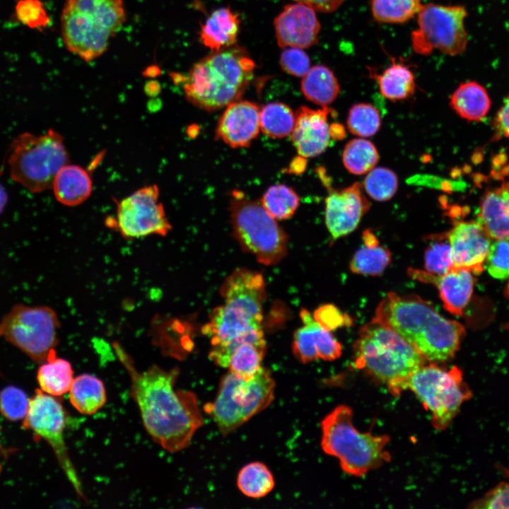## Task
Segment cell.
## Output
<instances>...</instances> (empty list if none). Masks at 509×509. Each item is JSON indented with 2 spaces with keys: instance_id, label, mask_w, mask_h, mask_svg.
Returning a JSON list of instances; mask_svg holds the SVG:
<instances>
[{
  "instance_id": "38",
  "label": "cell",
  "mask_w": 509,
  "mask_h": 509,
  "mask_svg": "<svg viewBox=\"0 0 509 509\" xmlns=\"http://www.w3.org/2000/svg\"><path fill=\"white\" fill-rule=\"evenodd\" d=\"M349 131L356 136L369 137L379 130L381 117L379 111L368 103H357L349 110L347 117Z\"/></svg>"
},
{
  "instance_id": "32",
  "label": "cell",
  "mask_w": 509,
  "mask_h": 509,
  "mask_svg": "<svg viewBox=\"0 0 509 509\" xmlns=\"http://www.w3.org/2000/svg\"><path fill=\"white\" fill-rule=\"evenodd\" d=\"M260 129L269 137L281 139L291 134L296 122V113L287 105L273 102L260 109Z\"/></svg>"
},
{
  "instance_id": "51",
  "label": "cell",
  "mask_w": 509,
  "mask_h": 509,
  "mask_svg": "<svg viewBox=\"0 0 509 509\" xmlns=\"http://www.w3.org/2000/svg\"><path fill=\"white\" fill-rule=\"evenodd\" d=\"M297 2L304 3L315 11L330 13L336 11L344 0H294Z\"/></svg>"
},
{
  "instance_id": "31",
  "label": "cell",
  "mask_w": 509,
  "mask_h": 509,
  "mask_svg": "<svg viewBox=\"0 0 509 509\" xmlns=\"http://www.w3.org/2000/svg\"><path fill=\"white\" fill-rule=\"evenodd\" d=\"M74 379L71 364L64 358L57 357V353L42 363L37 374L40 390L54 397L68 392Z\"/></svg>"
},
{
  "instance_id": "53",
  "label": "cell",
  "mask_w": 509,
  "mask_h": 509,
  "mask_svg": "<svg viewBox=\"0 0 509 509\" xmlns=\"http://www.w3.org/2000/svg\"><path fill=\"white\" fill-rule=\"evenodd\" d=\"M4 171L3 166L1 167L0 170V177L2 175V172ZM8 193L6 192V189L3 186V185L0 182V215L4 212L6 206L8 203Z\"/></svg>"
},
{
  "instance_id": "26",
  "label": "cell",
  "mask_w": 509,
  "mask_h": 509,
  "mask_svg": "<svg viewBox=\"0 0 509 509\" xmlns=\"http://www.w3.org/2000/svg\"><path fill=\"white\" fill-rule=\"evenodd\" d=\"M450 105L462 118L479 122L488 114L491 101L486 89L474 81L463 82L452 94Z\"/></svg>"
},
{
  "instance_id": "5",
  "label": "cell",
  "mask_w": 509,
  "mask_h": 509,
  "mask_svg": "<svg viewBox=\"0 0 509 509\" xmlns=\"http://www.w3.org/2000/svg\"><path fill=\"white\" fill-rule=\"evenodd\" d=\"M127 18L122 0H66L61 15L64 44L86 62L101 56Z\"/></svg>"
},
{
  "instance_id": "9",
  "label": "cell",
  "mask_w": 509,
  "mask_h": 509,
  "mask_svg": "<svg viewBox=\"0 0 509 509\" xmlns=\"http://www.w3.org/2000/svg\"><path fill=\"white\" fill-rule=\"evenodd\" d=\"M229 210L233 235L244 250L265 265H275L286 256L287 235L260 201L233 191Z\"/></svg>"
},
{
  "instance_id": "3",
  "label": "cell",
  "mask_w": 509,
  "mask_h": 509,
  "mask_svg": "<svg viewBox=\"0 0 509 509\" xmlns=\"http://www.w3.org/2000/svg\"><path fill=\"white\" fill-rule=\"evenodd\" d=\"M255 63L234 45L203 57L183 77V91L193 105L214 111L240 100L252 80Z\"/></svg>"
},
{
  "instance_id": "54",
  "label": "cell",
  "mask_w": 509,
  "mask_h": 509,
  "mask_svg": "<svg viewBox=\"0 0 509 509\" xmlns=\"http://www.w3.org/2000/svg\"><path fill=\"white\" fill-rule=\"evenodd\" d=\"M506 294L509 296V281L505 290Z\"/></svg>"
},
{
  "instance_id": "14",
  "label": "cell",
  "mask_w": 509,
  "mask_h": 509,
  "mask_svg": "<svg viewBox=\"0 0 509 509\" xmlns=\"http://www.w3.org/2000/svg\"><path fill=\"white\" fill-rule=\"evenodd\" d=\"M156 185H147L120 200L117 206L115 226L121 235L129 240L148 235L165 236L171 230L159 200Z\"/></svg>"
},
{
  "instance_id": "8",
  "label": "cell",
  "mask_w": 509,
  "mask_h": 509,
  "mask_svg": "<svg viewBox=\"0 0 509 509\" xmlns=\"http://www.w3.org/2000/svg\"><path fill=\"white\" fill-rule=\"evenodd\" d=\"M275 382L262 367L245 380L231 372L220 383L216 399L204 407L223 435H227L267 407L274 399Z\"/></svg>"
},
{
  "instance_id": "40",
  "label": "cell",
  "mask_w": 509,
  "mask_h": 509,
  "mask_svg": "<svg viewBox=\"0 0 509 509\" xmlns=\"http://www.w3.org/2000/svg\"><path fill=\"white\" fill-rule=\"evenodd\" d=\"M424 267L427 272L436 275H443L455 268L447 234L435 238L428 244L424 252Z\"/></svg>"
},
{
  "instance_id": "16",
  "label": "cell",
  "mask_w": 509,
  "mask_h": 509,
  "mask_svg": "<svg viewBox=\"0 0 509 509\" xmlns=\"http://www.w3.org/2000/svg\"><path fill=\"white\" fill-rule=\"evenodd\" d=\"M279 47L305 49L317 44L320 23L315 11L302 3L286 5L274 21Z\"/></svg>"
},
{
  "instance_id": "25",
  "label": "cell",
  "mask_w": 509,
  "mask_h": 509,
  "mask_svg": "<svg viewBox=\"0 0 509 509\" xmlns=\"http://www.w3.org/2000/svg\"><path fill=\"white\" fill-rule=\"evenodd\" d=\"M52 188L59 203L75 206L90 197L93 188L92 180L83 168L68 163L55 176Z\"/></svg>"
},
{
  "instance_id": "34",
  "label": "cell",
  "mask_w": 509,
  "mask_h": 509,
  "mask_svg": "<svg viewBox=\"0 0 509 509\" xmlns=\"http://www.w3.org/2000/svg\"><path fill=\"white\" fill-rule=\"evenodd\" d=\"M237 484L240 491L246 496L253 498H262L269 493L274 487V476L264 464L255 462L244 466L238 473Z\"/></svg>"
},
{
  "instance_id": "45",
  "label": "cell",
  "mask_w": 509,
  "mask_h": 509,
  "mask_svg": "<svg viewBox=\"0 0 509 509\" xmlns=\"http://www.w3.org/2000/svg\"><path fill=\"white\" fill-rule=\"evenodd\" d=\"M246 341L266 343L262 329L255 330L226 344L211 345L209 358L218 366L228 368L233 351L239 345Z\"/></svg>"
},
{
  "instance_id": "21",
  "label": "cell",
  "mask_w": 509,
  "mask_h": 509,
  "mask_svg": "<svg viewBox=\"0 0 509 509\" xmlns=\"http://www.w3.org/2000/svg\"><path fill=\"white\" fill-rule=\"evenodd\" d=\"M408 274L412 279L433 284L439 291L445 309L454 315H462L472 296L474 279L467 269L453 268L443 275H436L409 268Z\"/></svg>"
},
{
  "instance_id": "33",
  "label": "cell",
  "mask_w": 509,
  "mask_h": 509,
  "mask_svg": "<svg viewBox=\"0 0 509 509\" xmlns=\"http://www.w3.org/2000/svg\"><path fill=\"white\" fill-rule=\"evenodd\" d=\"M266 343L246 341L233 351L228 368L236 376L248 380L253 378L262 368Z\"/></svg>"
},
{
  "instance_id": "20",
  "label": "cell",
  "mask_w": 509,
  "mask_h": 509,
  "mask_svg": "<svg viewBox=\"0 0 509 509\" xmlns=\"http://www.w3.org/2000/svg\"><path fill=\"white\" fill-rule=\"evenodd\" d=\"M333 112L328 107L314 110L300 107L296 113L291 141L298 155L312 158L323 153L330 142L328 116Z\"/></svg>"
},
{
  "instance_id": "30",
  "label": "cell",
  "mask_w": 509,
  "mask_h": 509,
  "mask_svg": "<svg viewBox=\"0 0 509 509\" xmlns=\"http://www.w3.org/2000/svg\"><path fill=\"white\" fill-rule=\"evenodd\" d=\"M362 240L363 245L351 259V271L363 275H380L390 263V252L381 246L375 235L369 230L364 231Z\"/></svg>"
},
{
  "instance_id": "29",
  "label": "cell",
  "mask_w": 509,
  "mask_h": 509,
  "mask_svg": "<svg viewBox=\"0 0 509 509\" xmlns=\"http://www.w3.org/2000/svg\"><path fill=\"white\" fill-rule=\"evenodd\" d=\"M69 392L71 405L82 414H94L107 400L103 381L88 373L74 378Z\"/></svg>"
},
{
  "instance_id": "15",
  "label": "cell",
  "mask_w": 509,
  "mask_h": 509,
  "mask_svg": "<svg viewBox=\"0 0 509 509\" xmlns=\"http://www.w3.org/2000/svg\"><path fill=\"white\" fill-rule=\"evenodd\" d=\"M363 188L358 182L341 190L329 187L325 200V223L333 239L353 232L370 209V203Z\"/></svg>"
},
{
  "instance_id": "28",
  "label": "cell",
  "mask_w": 509,
  "mask_h": 509,
  "mask_svg": "<svg viewBox=\"0 0 509 509\" xmlns=\"http://www.w3.org/2000/svg\"><path fill=\"white\" fill-rule=\"evenodd\" d=\"M300 88L307 100L322 107L334 102L340 90L335 74L323 64L310 68L303 76Z\"/></svg>"
},
{
  "instance_id": "37",
  "label": "cell",
  "mask_w": 509,
  "mask_h": 509,
  "mask_svg": "<svg viewBox=\"0 0 509 509\" xmlns=\"http://www.w3.org/2000/svg\"><path fill=\"white\" fill-rule=\"evenodd\" d=\"M260 202L271 216L281 221L295 213L300 204V197L293 188L279 184L269 187Z\"/></svg>"
},
{
  "instance_id": "35",
  "label": "cell",
  "mask_w": 509,
  "mask_h": 509,
  "mask_svg": "<svg viewBox=\"0 0 509 509\" xmlns=\"http://www.w3.org/2000/svg\"><path fill=\"white\" fill-rule=\"evenodd\" d=\"M422 0H370L373 18L382 23L409 21L419 13Z\"/></svg>"
},
{
  "instance_id": "17",
  "label": "cell",
  "mask_w": 509,
  "mask_h": 509,
  "mask_svg": "<svg viewBox=\"0 0 509 509\" xmlns=\"http://www.w3.org/2000/svg\"><path fill=\"white\" fill-rule=\"evenodd\" d=\"M455 268L464 269L474 274L484 271L491 238L477 221L457 223L447 233Z\"/></svg>"
},
{
  "instance_id": "47",
  "label": "cell",
  "mask_w": 509,
  "mask_h": 509,
  "mask_svg": "<svg viewBox=\"0 0 509 509\" xmlns=\"http://www.w3.org/2000/svg\"><path fill=\"white\" fill-rule=\"evenodd\" d=\"M293 352L295 357L303 363L312 362L319 358L312 333L304 324L294 333Z\"/></svg>"
},
{
  "instance_id": "39",
  "label": "cell",
  "mask_w": 509,
  "mask_h": 509,
  "mask_svg": "<svg viewBox=\"0 0 509 509\" xmlns=\"http://www.w3.org/2000/svg\"><path fill=\"white\" fill-rule=\"evenodd\" d=\"M300 316L304 325L312 333L319 358L334 361L339 358L342 348L340 343L328 331L323 328L306 309H301Z\"/></svg>"
},
{
  "instance_id": "50",
  "label": "cell",
  "mask_w": 509,
  "mask_h": 509,
  "mask_svg": "<svg viewBox=\"0 0 509 509\" xmlns=\"http://www.w3.org/2000/svg\"><path fill=\"white\" fill-rule=\"evenodd\" d=\"M494 127L499 136L509 139V95L505 98L496 115Z\"/></svg>"
},
{
  "instance_id": "36",
  "label": "cell",
  "mask_w": 509,
  "mask_h": 509,
  "mask_svg": "<svg viewBox=\"0 0 509 509\" xmlns=\"http://www.w3.org/2000/svg\"><path fill=\"white\" fill-rule=\"evenodd\" d=\"M378 159V153L374 144L364 139L349 141L342 154L346 170L358 175L370 172L376 165Z\"/></svg>"
},
{
  "instance_id": "1",
  "label": "cell",
  "mask_w": 509,
  "mask_h": 509,
  "mask_svg": "<svg viewBox=\"0 0 509 509\" xmlns=\"http://www.w3.org/2000/svg\"><path fill=\"white\" fill-rule=\"evenodd\" d=\"M112 346L129 376L131 397L152 440L170 452L187 447L204 421L196 394L175 387L179 369L153 365L141 372L119 342Z\"/></svg>"
},
{
  "instance_id": "41",
  "label": "cell",
  "mask_w": 509,
  "mask_h": 509,
  "mask_svg": "<svg viewBox=\"0 0 509 509\" xmlns=\"http://www.w3.org/2000/svg\"><path fill=\"white\" fill-rule=\"evenodd\" d=\"M363 187L373 199L384 201L390 199L396 193L398 179L396 174L386 168H376L368 172Z\"/></svg>"
},
{
  "instance_id": "27",
  "label": "cell",
  "mask_w": 509,
  "mask_h": 509,
  "mask_svg": "<svg viewBox=\"0 0 509 509\" xmlns=\"http://www.w3.org/2000/svg\"><path fill=\"white\" fill-rule=\"evenodd\" d=\"M370 76L378 85L385 98L397 101L407 99L415 93V76L410 68L402 62L392 61L391 65L380 74L369 68Z\"/></svg>"
},
{
  "instance_id": "19",
  "label": "cell",
  "mask_w": 509,
  "mask_h": 509,
  "mask_svg": "<svg viewBox=\"0 0 509 509\" xmlns=\"http://www.w3.org/2000/svg\"><path fill=\"white\" fill-rule=\"evenodd\" d=\"M259 107L247 100L226 106L218 119L216 137L232 148L248 146L260 130Z\"/></svg>"
},
{
  "instance_id": "6",
  "label": "cell",
  "mask_w": 509,
  "mask_h": 509,
  "mask_svg": "<svg viewBox=\"0 0 509 509\" xmlns=\"http://www.w3.org/2000/svg\"><path fill=\"white\" fill-rule=\"evenodd\" d=\"M323 451L337 458L342 470L361 477L390 460L385 450L387 435L360 432L353 423V411L346 405L334 408L321 423Z\"/></svg>"
},
{
  "instance_id": "10",
  "label": "cell",
  "mask_w": 509,
  "mask_h": 509,
  "mask_svg": "<svg viewBox=\"0 0 509 509\" xmlns=\"http://www.w3.org/2000/svg\"><path fill=\"white\" fill-rule=\"evenodd\" d=\"M59 327L57 314L51 307L18 303L0 319V338L42 363L57 353Z\"/></svg>"
},
{
  "instance_id": "24",
  "label": "cell",
  "mask_w": 509,
  "mask_h": 509,
  "mask_svg": "<svg viewBox=\"0 0 509 509\" xmlns=\"http://www.w3.org/2000/svg\"><path fill=\"white\" fill-rule=\"evenodd\" d=\"M240 24L237 13L229 7L218 8L210 13L201 25L200 41L211 52L230 47L235 45Z\"/></svg>"
},
{
  "instance_id": "2",
  "label": "cell",
  "mask_w": 509,
  "mask_h": 509,
  "mask_svg": "<svg viewBox=\"0 0 509 509\" xmlns=\"http://www.w3.org/2000/svg\"><path fill=\"white\" fill-rule=\"evenodd\" d=\"M373 320L393 329L431 362L451 360L465 334L462 324L445 318L428 302L393 292L380 303Z\"/></svg>"
},
{
  "instance_id": "7",
  "label": "cell",
  "mask_w": 509,
  "mask_h": 509,
  "mask_svg": "<svg viewBox=\"0 0 509 509\" xmlns=\"http://www.w3.org/2000/svg\"><path fill=\"white\" fill-rule=\"evenodd\" d=\"M7 153L11 177L31 193L52 188L55 176L69 160L63 136L52 129L38 135L20 134Z\"/></svg>"
},
{
  "instance_id": "48",
  "label": "cell",
  "mask_w": 509,
  "mask_h": 509,
  "mask_svg": "<svg viewBox=\"0 0 509 509\" xmlns=\"http://www.w3.org/2000/svg\"><path fill=\"white\" fill-rule=\"evenodd\" d=\"M474 509L509 508V483L501 482L469 505Z\"/></svg>"
},
{
  "instance_id": "52",
  "label": "cell",
  "mask_w": 509,
  "mask_h": 509,
  "mask_svg": "<svg viewBox=\"0 0 509 509\" xmlns=\"http://www.w3.org/2000/svg\"><path fill=\"white\" fill-rule=\"evenodd\" d=\"M330 136L334 139H342L345 136V129L343 125L334 123L329 125Z\"/></svg>"
},
{
  "instance_id": "18",
  "label": "cell",
  "mask_w": 509,
  "mask_h": 509,
  "mask_svg": "<svg viewBox=\"0 0 509 509\" xmlns=\"http://www.w3.org/2000/svg\"><path fill=\"white\" fill-rule=\"evenodd\" d=\"M221 294L225 305L262 321L266 288L260 273L245 268L237 269L221 285Z\"/></svg>"
},
{
  "instance_id": "46",
  "label": "cell",
  "mask_w": 509,
  "mask_h": 509,
  "mask_svg": "<svg viewBox=\"0 0 509 509\" xmlns=\"http://www.w3.org/2000/svg\"><path fill=\"white\" fill-rule=\"evenodd\" d=\"M279 63L286 73L303 77L310 68V60L308 55L298 47H287L281 54Z\"/></svg>"
},
{
  "instance_id": "23",
  "label": "cell",
  "mask_w": 509,
  "mask_h": 509,
  "mask_svg": "<svg viewBox=\"0 0 509 509\" xmlns=\"http://www.w3.org/2000/svg\"><path fill=\"white\" fill-rule=\"evenodd\" d=\"M493 239H509V182L481 197L477 221Z\"/></svg>"
},
{
  "instance_id": "43",
  "label": "cell",
  "mask_w": 509,
  "mask_h": 509,
  "mask_svg": "<svg viewBox=\"0 0 509 509\" xmlns=\"http://www.w3.org/2000/svg\"><path fill=\"white\" fill-rule=\"evenodd\" d=\"M30 405V399L21 389L8 386L0 392V411L11 421L24 419Z\"/></svg>"
},
{
  "instance_id": "42",
  "label": "cell",
  "mask_w": 509,
  "mask_h": 509,
  "mask_svg": "<svg viewBox=\"0 0 509 509\" xmlns=\"http://www.w3.org/2000/svg\"><path fill=\"white\" fill-rule=\"evenodd\" d=\"M484 268L494 279L503 280L509 278V239H494L491 243Z\"/></svg>"
},
{
  "instance_id": "12",
  "label": "cell",
  "mask_w": 509,
  "mask_h": 509,
  "mask_svg": "<svg viewBox=\"0 0 509 509\" xmlns=\"http://www.w3.org/2000/svg\"><path fill=\"white\" fill-rule=\"evenodd\" d=\"M467 16L462 5L422 4L417 13L418 26L411 34L413 50L423 56L434 50L450 56L462 54L468 44Z\"/></svg>"
},
{
  "instance_id": "22",
  "label": "cell",
  "mask_w": 509,
  "mask_h": 509,
  "mask_svg": "<svg viewBox=\"0 0 509 509\" xmlns=\"http://www.w3.org/2000/svg\"><path fill=\"white\" fill-rule=\"evenodd\" d=\"M262 329V321L224 305L212 311L209 321L202 328V332L211 337V345H218Z\"/></svg>"
},
{
  "instance_id": "49",
  "label": "cell",
  "mask_w": 509,
  "mask_h": 509,
  "mask_svg": "<svg viewBox=\"0 0 509 509\" xmlns=\"http://www.w3.org/2000/svg\"><path fill=\"white\" fill-rule=\"evenodd\" d=\"M315 320L325 329L331 331L350 324L349 316L342 314L335 306L324 305L314 312Z\"/></svg>"
},
{
  "instance_id": "13",
  "label": "cell",
  "mask_w": 509,
  "mask_h": 509,
  "mask_svg": "<svg viewBox=\"0 0 509 509\" xmlns=\"http://www.w3.org/2000/svg\"><path fill=\"white\" fill-rule=\"evenodd\" d=\"M66 420V413L61 402L56 397L37 390L30 399L23 427L47 442L76 493L81 498H85L80 479L64 441Z\"/></svg>"
},
{
  "instance_id": "4",
  "label": "cell",
  "mask_w": 509,
  "mask_h": 509,
  "mask_svg": "<svg viewBox=\"0 0 509 509\" xmlns=\"http://www.w3.org/2000/svg\"><path fill=\"white\" fill-rule=\"evenodd\" d=\"M355 365L387 385L394 395L426 359L393 329L375 320L363 327L354 344Z\"/></svg>"
},
{
  "instance_id": "55",
  "label": "cell",
  "mask_w": 509,
  "mask_h": 509,
  "mask_svg": "<svg viewBox=\"0 0 509 509\" xmlns=\"http://www.w3.org/2000/svg\"><path fill=\"white\" fill-rule=\"evenodd\" d=\"M1 464H0V471H1Z\"/></svg>"
},
{
  "instance_id": "44",
  "label": "cell",
  "mask_w": 509,
  "mask_h": 509,
  "mask_svg": "<svg viewBox=\"0 0 509 509\" xmlns=\"http://www.w3.org/2000/svg\"><path fill=\"white\" fill-rule=\"evenodd\" d=\"M15 11L17 19L30 28H45L50 22L45 5L40 0H18Z\"/></svg>"
},
{
  "instance_id": "11",
  "label": "cell",
  "mask_w": 509,
  "mask_h": 509,
  "mask_svg": "<svg viewBox=\"0 0 509 509\" xmlns=\"http://www.w3.org/2000/svg\"><path fill=\"white\" fill-rule=\"evenodd\" d=\"M411 390L431 414V423L445 430L472 393L464 382L460 368H440L432 363L423 365L409 378L406 390Z\"/></svg>"
}]
</instances>
